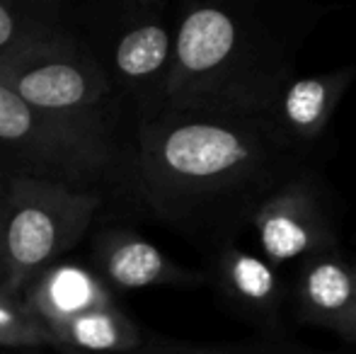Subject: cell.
Instances as JSON below:
<instances>
[{"label": "cell", "instance_id": "6da1fadb", "mask_svg": "<svg viewBox=\"0 0 356 354\" xmlns=\"http://www.w3.org/2000/svg\"><path fill=\"white\" fill-rule=\"evenodd\" d=\"M310 156L259 114L179 112L136 131L134 179L148 209L209 252L250 228L257 209Z\"/></svg>", "mask_w": 356, "mask_h": 354}, {"label": "cell", "instance_id": "7a4b0ae2", "mask_svg": "<svg viewBox=\"0 0 356 354\" xmlns=\"http://www.w3.org/2000/svg\"><path fill=\"white\" fill-rule=\"evenodd\" d=\"M327 8L269 0L187 3L175 19L165 114H259Z\"/></svg>", "mask_w": 356, "mask_h": 354}, {"label": "cell", "instance_id": "3957f363", "mask_svg": "<svg viewBox=\"0 0 356 354\" xmlns=\"http://www.w3.org/2000/svg\"><path fill=\"white\" fill-rule=\"evenodd\" d=\"M99 204L102 197L92 187L10 172L5 177V298H15L37 274L61 262L90 231Z\"/></svg>", "mask_w": 356, "mask_h": 354}, {"label": "cell", "instance_id": "277c9868", "mask_svg": "<svg viewBox=\"0 0 356 354\" xmlns=\"http://www.w3.org/2000/svg\"><path fill=\"white\" fill-rule=\"evenodd\" d=\"M95 42H88L117 99L138 114V127L163 117L175 54V19L160 0H127L95 19Z\"/></svg>", "mask_w": 356, "mask_h": 354}, {"label": "cell", "instance_id": "5b68a950", "mask_svg": "<svg viewBox=\"0 0 356 354\" xmlns=\"http://www.w3.org/2000/svg\"><path fill=\"white\" fill-rule=\"evenodd\" d=\"M0 151L22 172L90 187L117 161L112 129L99 122L56 117L0 86Z\"/></svg>", "mask_w": 356, "mask_h": 354}, {"label": "cell", "instance_id": "8992f818", "mask_svg": "<svg viewBox=\"0 0 356 354\" xmlns=\"http://www.w3.org/2000/svg\"><path fill=\"white\" fill-rule=\"evenodd\" d=\"M0 86L42 112L78 122L107 124L104 107L117 102L92 49L71 27L0 58Z\"/></svg>", "mask_w": 356, "mask_h": 354}, {"label": "cell", "instance_id": "52a82bcc", "mask_svg": "<svg viewBox=\"0 0 356 354\" xmlns=\"http://www.w3.org/2000/svg\"><path fill=\"white\" fill-rule=\"evenodd\" d=\"M250 228L257 233L259 255L282 272L318 252L342 248L332 194L313 166L282 184L257 209Z\"/></svg>", "mask_w": 356, "mask_h": 354}, {"label": "cell", "instance_id": "ba28073f", "mask_svg": "<svg viewBox=\"0 0 356 354\" xmlns=\"http://www.w3.org/2000/svg\"><path fill=\"white\" fill-rule=\"evenodd\" d=\"M209 255L211 262L204 274L228 313L272 340H282L289 303V282L282 269L238 243L218 246Z\"/></svg>", "mask_w": 356, "mask_h": 354}, {"label": "cell", "instance_id": "9c48e42d", "mask_svg": "<svg viewBox=\"0 0 356 354\" xmlns=\"http://www.w3.org/2000/svg\"><path fill=\"white\" fill-rule=\"evenodd\" d=\"M354 81L356 63L325 73H293L272 95L262 117L289 146L310 156Z\"/></svg>", "mask_w": 356, "mask_h": 354}, {"label": "cell", "instance_id": "30bf717a", "mask_svg": "<svg viewBox=\"0 0 356 354\" xmlns=\"http://www.w3.org/2000/svg\"><path fill=\"white\" fill-rule=\"evenodd\" d=\"M95 274L109 291H143L155 287H199L207 274L168 257L158 246L129 228H109L95 243Z\"/></svg>", "mask_w": 356, "mask_h": 354}, {"label": "cell", "instance_id": "8fae6325", "mask_svg": "<svg viewBox=\"0 0 356 354\" xmlns=\"http://www.w3.org/2000/svg\"><path fill=\"white\" fill-rule=\"evenodd\" d=\"M289 298L300 323L342 335L356 321V269L342 248L300 262L289 284Z\"/></svg>", "mask_w": 356, "mask_h": 354}, {"label": "cell", "instance_id": "7c38bea8", "mask_svg": "<svg viewBox=\"0 0 356 354\" xmlns=\"http://www.w3.org/2000/svg\"><path fill=\"white\" fill-rule=\"evenodd\" d=\"M15 298L32 316V321L49 332V337L73 318L117 303L114 293L92 269L73 262H56L47 267L24 284Z\"/></svg>", "mask_w": 356, "mask_h": 354}, {"label": "cell", "instance_id": "4fadbf2b", "mask_svg": "<svg viewBox=\"0 0 356 354\" xmlns=\"http://www.w3.org/2000/svg\"><path fill=\"white\" fill-rule=\"evenodd\" d=\"M58 354H124L155 342L117 303L95 308L51 332Z\"/></svg>", "mask_w": 356, "mask_h": 354}, {"label": "cell", "instance_id": "5bb4252c", "mask_svg": "<svg viewBox=\"0 0 356 354\" xmlns=\"http://www.w3.org/2000/svg\"><path fill=\"white\" fill-rule=\"evenodd\" d=\"M56 0H0V58L39 44L66 29Z\"/></svg>", "mask_w": 356, "mask_h": 354}, {"label": "cell", "instance_id": "9a60e30c", "mask_svg": "<svg viewBox=\"0 0 356 354\" xmlns=\"http://www.w3.org/2000/svg\"><path fill=\"white\" fill-rule=\"evenodd\" d=\"M54 350L49 332L32 321L17 298H0V354H39Z\"/></svg>", "mask_w": 356, "mask_h": 354}, {"label": "cell", "instance_id": "2e32d148", "mask_svg": "<svg viewBox=\"0 0 356 354\" xmlns=\"http://www.w3.org/2000/svg\"><path fill=\"white\" fill-rule=\"evenodd\" d=\"M124 354H310L303 347L286 345L282 340L267 342H248V345H220V347H182L172 342L155 340L141 350L124 352Z\"/></svg>", "mask_w": 356, "mask_h": 354}, {"label": "cell", "instance_id": "e0dca14e", "mask_svg": "<svg viewBox=\"0 0 356 354\" xmlns=\"http://www.w3.org/2000/svg\"><path fill=\"white\" fill-rule=\"evenodd\" d=\"M5 177L0 175V298H5L8 287V257H5Z\"/></svg>", "mask_w": 356, "mask_h": 354}, {"label": "cell", "instance_id": "ac0fdd59", "mask_svg": "<svg viewBox=\"0 0 356 354\" xmlns=\"http://www.w3.org/2000/svg\"><path fill=\"white\" fill-rule=\"evenodd\" d=\"M342 337H344V340H349V342H352V345H356V321L352 323V325L347 328V330L342 332Z\"/></svg>", "mask_w": 356, "mask_h": 354}, {"label": "cell", "instance_id": "d6986e66", "mask_svg": "<svg viewBox=\"0 0 356 354\" xmlns=\"http://www.w3.org/2000/svg\"><path fill=\"white\" fill-rule=\"evenodd\" d=\"M354 269H356V265H354Z\"/></svg>", "mask_w": 356, "mask_h": 354}]
</instances>
